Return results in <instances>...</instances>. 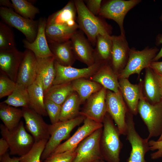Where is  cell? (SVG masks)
<instances>
[{
	"instance_id": "f35d334b",
	"label": "cell",
	"mask_w": 162,
	"mask_h": 162,
	"mask_svg": "<svg viewBox=\"0 0 162 162\" xmlns=\"http://www.w3.org/2000/svg\"><path fill=\"white\" fill-rule=\"evenodd\" d=\"M0 98L9 96L13 92L16 82L7 76L0 72Z\"/></svg>"
},
{
	"instance_id": "8fae6325",
	"label": "cell",
	"mask_w": 162,
	"mask_h": 162,
	"mask_svg": "<svg viewBox=\"0 0 162 162\" xmlns=\"http://www.w3.org/2000/svg\"><path fill=\"white\" fill-rule=\"evenodd\" d=\"M105 63L95 61L92 65L82 68H78L72 66H64L55 60L54 66L56 76L53 85L71 82L82 78L90 77Z\"/></svg>"
},
{
	"instance_id": "9a60e30c",
	"label": "cell",
	"mask_w": 162,
	"mask_h": 162,
	"mask_svg": "<svg viewBox=\"0 0 162 162\" xmlns=\"http://www.w3.org/2000/svg\"><path fill=\"white\" fill-rule=\"evenodd\" d=\"M83 122V124L78 128L74 134L59 145L50 155L76 149L85 139L103 126L102 123H98L88 118H86Z\"/></svg>"
},
{
	"instance_id": "f546056e",
	"label": "cell",
	"mask_w": 162,
	"mask_h": 162,
	"mask_svg": "<svg viewBox=\"0 0 162 162\" xmlns=\"http://www.w3.org/2000/svg\"><path fill=\"white\" fill-rule=\"evenodd\" d=\"M22 117V110L9 105L3 102L0 103V118L4 125L8 129L16 127Z\"/></svg>"
},
{
	"instance_id": "f1b7e54d",
	"label": "cell",
	"mask_w": 162,
	"mask_h": 162,
	"mask_svg": "<svg viewBox=\"0 0 162 162\" xmlns=\"http://www.w3.org/2000/svg\"><path fill=\"white\" fill-rule=\"evenodd\" d=\"M71 83L74 91L76 92L79 97L81 104L103 87L98 83L85 78L75 80Z\"/></svg>"
},
{
	"instance_id": "5bb4252c",
	"label": "cell",
	"mask_w": 162,
	"mask_h": 162,
	"mask_svg": "<svg viewBox=\"0 0 162 162\" xmlns=\"http://www.w3.org/2000/svg\"><path fill=\"white\" fill-rule=\"evenodd\" d=\"M22 110L26 128L35 142L44 140H48L50 137V125L45 122L42 116L30 107H22Z\"/></svg>"
},
{
	"instance_id": "60d3db41",
	"label": "cell",
	"mask_w": 162,
	"mask_h": 162,
	"mask_svg": "<svg viewBox=\"0 0 162 162\" xmlns=\"http://www.w3.org/2000/svg\"><path fill=\"white\" fill-rule=\"evenodd\" d=\"M150 150L156 151L150 154L151 158L156 160L162 157V140L155 141L151 140L149 141Z\"/></svg>"
},
{
	"instance_id": "d4e9b609",
	"label": "cell",
	"mask_w": 162,
	"mask_h": 162,
	"mask_svg": "<svg viewBox=\"0 0 162 162\" xmlns=\"http://www.w3.org/2000/svg\"><path fill=\"white\" fill-rule=\"evenodd\" d=\"M29 107L40 115H47L44 104V94L40 78L37 75L35 81L28 88Z\"/></svg>"
},
{
	"instance_id": "277c9868",
	"label": "cell",
	"mask_w": 162,
	"mask_h": 162,
	"mask_svg": "<svg viewBox=\"0 0 162 162\" xmlns=\"http://www.w3.org/2000/svg\"><path fill=\"white\" fill-rule=\"evenodd\" d=\"M138 112L146 125L147 138L160 136L162 133V100L154 104L150 103L142 92L138 106Z\"/></svg>"
},
{
	"instance_id": "d6986e66",
	"label": "cell",
	"mask_w": 162,
	"mask_h": 162,
	"mask_svg": "<svg viewBox=\"0 0 162 162\" xmlns=\"http://www.w3.org/2000/svg\"><path fill=\"white\" fill-rule=\"evenodd\" d=\"M23 53L16 83L28 88L37 77L36 58L33 52L30 50L26 49Z\"/></svg>"
},
{
	"instance_id": "ee69618b",
	"label": "cell",
	"mask_w": 162,
	"mask_h": 162,
	"mask_svg": "<svg viewBox=\"0 0 162 162\" xmlns=\"http://www.w3.org/2000/svg\"><path fill=\"white\" fill-rule=\"evenodd\" d=\"M20 159V157H10L9 154L7 153L0 157V162H19Z\"/></svg>"
},
{
	"instance_id": "603a6c76",
	"label": "cell",
	"mask_w": 162,
	"mask_h": 162,
	"mask_svg": "<svg viewBox=\"0 0 162 162\" xmlns=\"http://www.w3.org/2000/svg\"><path fill=\"white\" fill-rule=\"evenodd\" d=\"M77 11L74 1H70L62 9L49 16L47 22L70 27H79L76 21Z\"/></svg>"
},
{
	"instance_id": "d6a6232c",
	"label": "cell",
	"mask_w": 162,
	"mask_h": 162,
	"mask_svg": "<svg viewBox=\"0 0 162 162\" xmlns=\"http://www.w3.org/2000/svg\"><path fill=\"white\" fill-rule=\"evenodd\" d=\"M74 91L71 82L53 85L44 95V99L62 105Z\"/></svg>"
},
{
	"instance_id": "484cf974",
	"label": "cell",
	"mask_w": 162,
	"mask_h": 162,
	"mask_svg": "<svg viewBox=\"0 0 162 162\" xmlns=\"http://www.w3.org/2000/svg\"><path fill=\"white\" fill-rule=\"evenodd\" d=\"M56 61L64 66H72L76 59L70 40L49 44Z\"/></svg>"
},
{
	"instance_id": "e575fe53",
	"label": "cell",
	"mask_w": 162,
	"mask_h": 162,
	"mask_svg": "<svg viewBox=\"0 0 162 162\" xmlns=\"http://www.w3.org/2000/svg\"><path fill=\"white\" fill-rule=\"evenodd\" d=\"M13 9L21 16L27 19L34 20L40 12L38 8L30 1L26 0H11Z\"/></svg>"
},
{
	"instance_id": "83f0119b",
	"label": "cell",
	"mask_w": 162,
	"mask_h": 162,
	"mask_svg": "<svg viewBox=\"0 0 162 162\" xmlns=\"http://www.w3.org/2000/svg\"><path fill=\"white\" fill-rule=\"evenodd\" d=\"M79 27H70L56 25L47 22L45 33L48 44L70 40Z\"/></svg>"
},
{
	"instance_id": "44dd1931",
	"label": "cell",
	"mask_w": 162,
	"mask_h": 162,
	"mask_svg": "<svg viewBox=\"0 0 162 162\" xmlns=\"http://www.w3.org/2000/svg\"><path fill=\"white\" fill-rule=\"evenodd\" d=\"M37 75L40 78L44 95L53 85L56 76L54 57L36 58Z\"/></svg>"
},
{
	"instance_id": "5b68a950",
	"label": "cell",
	"mask_w": 162,
	"mask_h": 162,
	"mask_svg": "<svg viewBox=\"0 0 162 162\" xmlns=\"http://www.w3.org/2000/svg\"><path fill=\"white\" fill-rule=\"evenodd\" d=\"M84 116L80 115L70 120L61 121L50 125V137L42 154L41 160L44 161L52 153L63 140L68 138L72 130L83 122Z\"/></svg>"
},
{
	"instance_id": "4fadbf2b",
	"label": "cell",
	"mask_w": 162,
	"mask_h": 162,
	"mask_svg": "<svg viewBox=\"0 0 162 162\" xmlns=\"http://www.w3.org/2000/svg\"><path fill=\"white\" fill-rule=\"evenodd\" d=\"M106 89L103 87L98 91L92 95L87 100L80 115L84 116L96 122L102 123L107 113L106 104Z\"/></svg>"
},
{
	"instance_id": "d590c367",
	"label": "cell",
	"mask_w": 162,
	"mask_h": 162,
	"mask_svg": "<svg viewBox=\"0 0 162 162\" xmlns=\"http://www.w3.org/2000/svg\"><path fill=\"white\" fill-rule=\"evenodd\" d=\"M14 33L11 28L3 22H0V50L16 48Z\"/></svg>"
},
{
	"instance_id": "52a82bcc",
	"label": "cell",
	"mask_w": 162,
	"mask_h": 162,
	"mask_svg": "<svg viewBox=\"0 0 162 162\" xmlns=\"http://www.w3.org/2000/svg\"><path fill=\"white\" fill-rule=\"evenodd\" d=\"M0 16L3 22L21 32L30 42L35 40L38 32L39 20L27 19L21 16L13 9L1 6Z\"/></svg>"
},
{
	"instance_id": "1f68e13d",
	"label": "cell",
	"mask_w": 162,
	"mask_h": 162,
	"mask_svg": "<svg viewBox=\"0 0 162 162\" xmlns=\"http://www.w3.org/2000/svg\"><path fill=\"white\" fill-rule=\"evenodd\" d=\"M81 104L79 97L74 91L62 105L59 121L73 119L80 115L79 108Z\"/></svg>"
},
{
	"instance_id": "8d00e7d4",
	"label": "cell",
	"mask_w": 162,
	"mask_h": 162,
	"mask_svg": "<svg viewBox=\"0 0 162 162\" xmlns=\"http://www.w3.org/2000/svg\"><path fill=\"white\" fill-rule=\"evenodd\" d=\"M47 141L44 140L35 142L27 153L20 157L19 162H40L41 155Z\"/></svg>"
},
{
	"instance_id": "ac0fdd59",
	"label": "cell",
	"mask_w": 162,
	"mask_h": 162,
	"mask_svg": "<svg viewBox=\"0 0 162 162\" xmlns=\"http://www.w3.org/2000/svg\"><path fill=\"white\" fill-rule=\"evenodd\" d=\"M23 55V52L20 51L16 48L0 50V72L16 82Z\"/></svg>"
},
{
	"instance_id": "836d02e7",
	"label": "cell",
	"mask_w": 162,
	"mask_h": 162,
	"mask_svg": "<svg viewBox=\"0 0 162 162\" xmlns=\"http://www.w3.org/2000/svg\"><path fill=\"white\" fill-rule=\"evenodd\" d=\"M3 102L15 107H29V98L27 88L16 83L13 92Z\"/></svg>"
},
{
	"instance_id": "30bf717a",
	"label": "cell",
	"mask_w": 162,
	"mask_h": 162,
	"mask_svg": "<svg viewBox=\"0 0 162 162\" xmlns=\"http://www.w3.org/2000/svg\"><path fill=\"white\" fill-rule=\"evenodd\" d=\"M103 127L89 135L77 146L73 162H92L103 160L100 147Z\"/></svg>"
},
{
	"instance_id": "4dcf8cb0",
	"label": "cell",
	"mask_w": 162,
	"mask_h": 162,
	"mask_svg": "<svg viewBox=\"0 0 162 162\" xmlns=\"http://www.w3.org/2000/svg\"><path fill=\"white\" fill-rule=\"evenodd\" d=\"M94 55L95 61L104 63L111 60L112 44L111 35H99L97 38Z\"/></svg>"
},
{
	"instance_id": "74e56055",
	"label": "cell",
	"mask_w": 162,
	"mask_h": 162,
	"mask_svg": "<svg viewBox=\"0 0 162 162\" xmlns=\"http://www.w3.org/2000/svg\"><path fill=\"white\" fill-rule=\"evenodd\" d=\"M44 104L51 124H55L58 122L60 119L62 105L51 100L45 99Z\"/></svg>"
},
{
	"instance_id": "ba28073f",
	"label": "cell",
	"mask_w": 162,
	"mask_h": 162,
	"mask_svg": "<svg viewBox=\"0 0 162 162\" xmlns=\"http://www.w3.org/2000/svg\"><path fill=\"white\" fill-rule=\"evenodd\" d=\"M158 50L156 47H147L141 51L134 48L130 49L127 62L120 72V78L128 79L135 74L139 75L143 69L150 67Z\"/></svg>"
},
{
	"instance_id": "bcb514c9",
	"label": "cell",
	"mask_w": 162,
	"mask_h": 162,
	"mask_svg": "<svg viewBox=\"0 0 162 162\" xmlns=\"http://www.w3.org/2000/svg\"><path fill=\"white\" fill-rule=\"evenodd\" d=\"M160 20L162 21V13L160 15ZM156 43L157 44L159 45L162 44V34H159L157 37ZM162 57V46L160 50L157 54L156 56L153 60V62L157 61L160 58Z\"/></svg>"
},
{
	"instance_id": "f907efd6",
	"label": "cell",
	"mask_w": 162,
	"mask_h": 162,
	"mask_svg": "<svg viewBox=\"0 0 162 162\" xmlns=\"http://www.w3.org/2000/svg\"><path fill=\"white\" fill-rule=\"evenodd\" d=\"M92 162H100V160H96L94 161H93Z\"/></svg>"
},
{
	"instance_id": "7a4b0ae2",
	"label": "cell",
	"mask_w": 162,
	"mask_h": 162,
	"mask_svg": "<svg viewBox=\"0 0 162 162\" xmlns=\"http://www.w3.org/2000/svg\"><path fill=\"white\" fill-rule=\"evenodd\" d=\"M100 147L103 160L106 162H120V154L123 147L121 135L108 113L104 119Z\"/></svg>"
},
{
	"instance_id": "6da1fadb",
	"label": "cell",
	"mask_w": 162,
	"mask_h": 162,
	"mask_svg": "<svg viewBox=\"0 0 162 162\" xmlns=\"http://www.w3.org/2000/svg\"><path fill=\"white\" fill-rule=\"evenodd\" d=\"M77 11L76 22L91 44L95 46L99 35L110 36V27L101 17L91 13L82 0H74Z\"/></svg>"
},
{
	"instance_id": "9c48e42d",
	"label": "cell",
	"mask_w": 162,
	"mask_h": 162,
	"mask_svg": "<svg viewBox=\"0 0 162 162\" xmlns=\"http://www.w3.org/2000/svg\"><path fill=\"white\" fill-rule=\"evenodd\" d=\"M141 2L140 0H111L103 2L99 15L101 17L111 19L118 25L121 34L125 35L124 20L127 14Z\"/></svg>"
},
{
	"instance_id": "cb8c5ba5",
	"label": "cell",
	"mask_w": 162,
	"mask_h": 162,
	"mask_svg": "<svg viewBox=\"0 0 162 162\" xmlns=\"http://www.w3.org/2000/svg\"><path fill=\"white\" fill-rule=\"evenodd\" d=\"M108 64L103 65L89 80L100 84L106 89L115 93L120 92L118 76Z\"/></svg>"
},
{
	"instance_id": "816d5d0a",
	"label": "cell",
	"mask_w": 162,
	"mask_h": 162,
	"mask_svg": "<svg viewBox=\"0 0 162 162\" xmlns=\"http://www.w3.org/2000/svg\"><path fill=\"white\" fill-rule=\"evenodd\" d=\"M100 162H106L103 160H100Z\"/></svg>"
},
{
	"instance_id": "4316f807",
	"label": "cell",
	"mask_w": 162,
	"mask_h": 162,
	"mask_svg": "<svg viewBox=\"0 0 162 162\" xmlns=\"http://www.w3.org/2000/svg\"><path fill=\"white\" fill-rule=\"evenodd\" d=\"M160 86L155 73L150 67L146 68L144 91L146 99L151 104H154L162 100Z\"/></svg>"
},
{
	"instance_id": "7dc6e473",
	"label": "cell",
	"mask_w": 162,
	"mask_h": 162,
	"mask_svg": "<svg viewBox=\"0 0 162 162\" xmlns=\"http://www.w3.org/2000/svg\"><path fill=\"white\" fill-rule=\"evenodd\" d=\"M0 4L1 6L13 9L12 3L8 0H0Z\"/></svg>"
},
{
	"instance_id": "ab89813d",
	"label": "cell",
	"mask_w": 162,
	"mask_h": 162,
	"mask_svg": "<svg viewBox=\"0 0 162 162\" xmlns=\"http://www.w3.org/2000/svg\"><path fill=\"white\" fill-rule=\"evenodd\" d=\"M75 149L50 155L44 162H73L76 155Z\"/></svg>"
},
{
	"instance_id": "b9f144b4",
	"label": "cell",
	"mask_w": 162,
	"mask_h": 162,
	"mask_svg": "<svg viewBox=\"0 0 162 162\" xmlns=\"http://www.w3.org/2000/svg\"><path fill=\"white\" fill-rule=\"evenodd\" d=\"M87 8L94 15L97 16L100 13L102 1L85 0L83 1Z\"/></svg>"
},
{
	"instance_id": "7bdbcfd3",
	"label": "cell",
	"mask_w": 162,
	"mask_h": 162,
	"mask_svg": "<svg viewBox=\"0 0 162 162\" xmlns=\"http://www.w3.org/2000/svg\"><path fill=\"white\" fill-rule=\"evenodd\" d=\"M150 67L155 73L162 76V61L152 62Z\"/></svg>"
},
{
	"instance_id": "2e32d148",
	"label": "cell",
	"mask_w": 162,
	"mask_h": 162,
	"mask_svg": "<svg viewBox=\"0 0 162 162\" xmlns=\"http://www.w3.org/2000/svg\"><path fill=\"white\" fill-rule=\"evenodd\" d=\"M83 33L81 30H78L70 40L76 58L89 67L95 62L94 49Z\"/></svg>"
},
{
	"instance_id": "7c38bea8",
	"label": "cell",
	"mask_w": 162,
	"mask_h": 162,
	"mask_svg": "<svg viewBox=\"0 0 162 162\" xmlns=\"http://www.w3.org/2000/svg\"><path fill=\"white\" fill-rule=\"evenodd\" d=\"M106 104L107 112L113 120L121 135H126V118L128 110L120 92L116 93L107 91Z\"/></svg>"
},
{
	"instance_id": "e0dca14e",
	"label": "cell",
	"mask_w": 162,
	"mask_h": 162,
	"mask_svg": "<svg viewBox=\"0 0 162 162\" xmlns=\"http://www.w3.org/2000/svg\"><path fill=\"white\" fill-rule=\"evenodd\" d=\"M46 21L47 19L44 17L39 19L38 33L33 42H30L26 39L22 40L24 47L32 51L36 58L54 57L49 48L46 35Z\"/></svg>"
},
{
	"instance_id": "681fc988",
	"label": "cell",
	"mask_w": 162,
	"mask_h": 162,
	"mask_svg": "<svg viewBox=\"0 0 162 162\" xmlns=\"http://www.w3.org/2000/svg\"><path fill=\"white\" fill-rule=\"evenodd\" d=\"M160 91L161 94L162 96V87L160 86ZM162 140V133L161 135L160 136L158 139L157 140L158 141H160Z\"/></svg>"
},
{
	"instance_id": "3957f363",
	"label": "cell",
	"mask_w": 162,
	"mask_h": 162,
	"mask_svg": "<svg viewBox=\"0 0 162 162\" xmlns=\"http://www.w3.org/2000/svg\"><path fill=\"white\" fill-rule=\"evenodd\" d=\"M2 137L8 143L11 155L21 157L27 153L31 149L35 141L26 130L23 122L12 130H9L4 124L0 125Z\"/></svg>"
},
{
	"instance_id": "8992f818",
	"label": "cell",
	"mask_w": 162,
	"mask_h": 162,
	"mask_svg": "<svg viewBox=\"0 0 162 162\" xmlns=\"http://www.w3.org/2000/svg\"><path fill=\"white\" fill-rule=\"evenodd\" d=\"M126 139L130 143L131 150L126 162H147L145 156L149 150V139L143 138L136 131L133 114L128 111L126 118Z\"/></svg>"
},
{
	"instance_id": "7402d4cb",
	"label": "cell",
	"mask_w": 162,
	"mask_h": 162,
	"mask_svg": "<svg viewBox=\"0 0 162 162\" xmlns=\"http://www.w3.org/2000/svg\"><path fill=\"white\" fill-rule=\"evenodd\" d=\"M120 91L125 101L129 111L136 115L142 91L140 86L131 84L127 78H120Z\"/></svg>"
},
{
	"instance_id": "c3c4849f",
	"label": "cell",
	"mask_w": 162,
	"mask_h": 162,
	"mask_svg": "<svg viewBox=\"0 0 162 162\" xmlns=\"http://www.w3.org/2000/svg\"><path fill=\"white\" fill-rule=\"evenodd\" d=\"M155 74L159 83L162 87V76L156 73Z\"/></svg>"
},
{
	"instance_id": "ffe728a7",
	"label": "cell",
	"mask_w": 162,
	"mask_h": 162,
	"mask_svg": "<svg viewBox=\"0 0 162 162\" xmlns=\"http://www.w3.org/2000/svg\"><path fill=\"white\" fill-rule=\"evenodd\" d=\"M112 44V68L116 72L124 68L128 62L130 49L125 35L111 36Z\"/></svg>"
},
{
	"instance_id": "f6af8a7d",
	"label": "cell",
	"mask_w": 162,
	"mask_h": 162,
	"mask_svg": "<svg viewBox=\"0 0 162 162\" xmlns=\"http://www.w3.org/2000/svg\"><path fill=\"white\" fill-rule=\"evenodd\" d=\"M9 146L6 141L3 138L0 139V157L6 153Z\"/></svg>"
}]
</instances>
